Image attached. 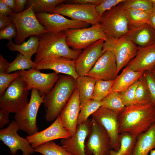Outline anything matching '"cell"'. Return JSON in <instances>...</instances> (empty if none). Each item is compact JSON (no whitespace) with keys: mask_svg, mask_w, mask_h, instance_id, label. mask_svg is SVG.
I'll return each instance as SVG.
<instances>
[{"mask_svg":"<svg viewBox=\"0 0 155 155\" xmlns=\"http://www.w3.org/2000/svg\"><path fill=\"white\" fill-rule=\"evenodd\" d=\"M119 133H129L137 136L155 123V107L151 104L126 107L118 117Z\"/></svg>","mask_w":155,"mask_h":155,"instance_id":"6da1fadb","label":"cell"},{"mask_svg":"<svg viewBox=\"0 0 155 155\" xmlns=\"http://www.w3.org/2000/svg\"><path fill=\"white\" fill-rule=\"evenodd\" d=\"M76 80L67 75H60L53 89L45 96L43 104L47 122L55 120L69 100L76 87Z\"/></svg>","mask_w":155,"mask_h":155,"instance_id":"7a4b0ae2","label":"cell"},{"mask_svg":"<svg viewBox=\"0 0 155 155\" xmlns=\"http://www.w3.org/2000/svg\"><path fill=\"white\" fill-rule=\"evenodd\" d=\"M39 36V44L34 61L36 63L43 59L52 57H63L75 60L82 51L68 46L64 31L57 34L47 32Z\"/></svg>","mask_w":155,"mask_h":155,"instance_id":"3957f363","label":"cell"},{"mask_svg":"<svg viewBox=\"0 0 155 155\" xmlns=\"http://www.w3.org/2000/svg\"><path fill=\"white\" fill-rule=\"evenodd\" d=\"M8 16L12 20L16 28L17 35L15 42L16 44H22L29 36H39L47 32L38 20L32 5L22 12L16 13L13 12Z\"/></svg>","mask_w":155,"mask_h":155,"instance_id":"277c9868","label":"cell"},{"mask_svg":"<svg viewBox=\"0 0 155 155\" xmlns=\"http://www.w3.org/2000/svg\"><path fill=\"white\" fill-rule=\"evenodd\" d=\"M29 90L26 83L20 76L11 83L0 96V108L16 113L28 103Z\"/></svg>","mask_w":155,"mask_h":155,"instance_id":"5b68a950","label":"cell"},{"mask_svg":"<svg viewBox=\"0 0 155 155\" xmlns=\"http://www.w3.org/2000/svg\"><path fill=\"white\" fill-rule=\"evenodd\" d=\"M45 96H41L36 89H32L30 100L28 104L15 113V121L20 129L31 135L38 132L36 117L39 108L43 103Z\"/></svg>","mask_w":155,"mask_h":155,"instance_id":"8992f818","label":"cell"},{"mask_svg":"<svg viewBox=\"0 0 155 155\" xmlns=\"http://www.w3.org/2000/svg\"><path fill=\"white\" fill-rule=\"evenodd\" d=\"M122 3L100 17V25L108 38H119L126 35L129 31L128 22Z\"/></svg>","mask_w":155,"mask_h":155,"instance_id":"52a82bcc","label":"cell"},{"mask_svg":"<svg viewBox=\"0 0 155 155\" xmlns=\"http://www.w3.org/2000/svg\"><path fill=\"white\" fill-rule=\"evenodd\" d=\"M64 31L67 45L76 50H82L98 40H105L108 38L100 23L90 27L69 29Z\"/></svg>","mask_w":155,"mask_h":155,"instance_id":"ba28073f","label":"cell"},{"mask_svg":"<svg viewBox=\"0 0 155 155\" xmlns=\"http://www.w3.org/2000/svg\"><path fill=\"white\" fill-rule=\"evenodd\" d=\"M96 5L92 4H81L61 3L49 13L67 16L71 19L82 21L92 26L100 23V16L96 9Z\"/></svg>","mask_w":155,"mask_h":155,"instance_id":"9c48e42d","label":"cell"},{"mask_svg":"<svg viewBox=\"0 0 155 155\" xmlns=\"http://www.w3.org/2000/svg\"><path fill=\"white\" fill-rule=\"evenodd\" d=\"M103 49L114 55L118 74L135 56L138 47L125 36L117 38H108L104 42Z\"/></svg>","mask_w":155,"mask_h":155,"instance_id":"30bf717a","label":"cell"},{"mask_svg":"<svg viewBox=\"0 0 155 155\" xmlns=\"http://www.w3.org/2000/svg\"><path fill=\"white\" fill-rule=\"evenodd\" d=\"M18 71L29 90L36 89L42 96H45L53 89L60 76L59 73L55 71L44 73L34 69Z\"/></svg>","mask_w":155,"mask_h":155,"instance_id":"8fae6325","label":"cell"},{"mask_svg":"<svg viewBox=\"0 0 155 155\" xmlns=\"http://www.w3.org/2000/svg\"><path fill=\"white\" fill-rule=\"evenodd\" d=\"M40 22L48 32L57 34L71 29L88 27L90 24L85 22L67 19L57 13L47 12L35 13Z\"/></svg>","mask_w":155,"mask_h":155,"instance_id":"7c38bea8","label":"cell"},{"mask_svg":"<svg viewBox=\"0 0 155 155\" xmlns=\"http://www.w3.org/2000/svg\"><path fill=\"white\" fill-rule=\"evenodd\" d=\"M119 114L100 107L92 115V119L103 127L107 132L109 138L110 149L116 151L119 150L120 147L118 121Z\"/></svg>","mask_w":155,"mask_h":155,"instance_id":"4fadbf2b","label":"cell"},{"mask_svg":"<svg viewBox=\"0 0 155 155\" xmlns=\"http://www.w3.org/2000/svg\"><path fill=\"white\" fill-rule=\"evenodd\" d=\"M19 129L16 121L13 120L7 127L0 130V140L9 148L12 155L16 154L18 150H21L22 155H30L34 152V148L26 138L18 134Z\"/></svg>","mask_w":155,"mask_h":155,"instance_id":"5bb4252c","label":"cell"},{"mask_svg":"<svg viewBox=\"0 0 155 155\" xmlns=\"http://www.w3.org/2000/svg\"><path fill=\"white\" fill-rule=\"evenodd\" d=\"M90 132L85 142V151L87 155H108L110 140L105 130L92 119Z\"/></svg>","mask_w":155,"mask_h":155,"instance_id":"9a60e30c","label":"cell"},{"mask_svg":"<svg viewBox=\"0 0 155 155\" xmlns=\"http://www.w3.org/2000/svg\"><path fill=\"white\" fill-rule=\"evenodd\" d=\"M104 41L98 40L84 49L75 60L79 76L86 75L104 53L103 48Z\"/></svg>","mask_w":155,"mask_h":155,"instance_id":"2e32d148","label":"cell"},{"mask_svg":"<svg viewBox=\"0 0 155 155\" xmlns=\"http://www.w3.org/2000/svg\"><path fill=\"white\" fill-rule=\"evenodd\" d=\"M115 56L111 51H106L98 60L87 76L96 80H115L118 76Z\"/></svg>","mask_w":155,"mask_h":155,"instance_id":"e0dca14e","label":"cell"},{"mask_svg":"<svg viewBox=\"0 0 155 155\" xmlns=\"http://www.w3.org/2000/svg\"><path fill=\"white\" fill-rule=\"evenodd\" d=\"M70 133L63 126L59 117L48 127L26 138L34 148L44 143L58 139L67 138L71 136Z\"/></svg>","mask_w":155,"mask_h":155,"instance_id":"ac0fdd59","label":"cell"},{"mask_svg":"<svg viewBox=\"0 0 155 155\" xmlns=\"http://www.w3.org/2000/svg\"><path fill=\"white\" fill-rule=\"evenodd\" d=\"M92 119H89L78 125L75 134L61 140L62 146L72 155H87L85 152V140L90 131Z\"/></svg>","mask_w":155,"mask_h":155,"instance_id":"d6986e66","label":"cell"},{"mask_svg":"<svg viewBox=\"0 0 155 155\" xmlns=\"http://www.w3.org/2000/svg\"><path fill=\"white\" fill-rule=\"evenodd\" d=\"M80 104L79 91L76 87L59 116L63 126L71 136L77 129Z\"/></svg>","mask_w":155,"mask_h":155,"instance_id":"ffe728a7","label":"cell"},{"mask_svg":"<svg viewBox=\"0 0 155 155\" xmlns=\"http://www.w3.org/2000/svg\"><path fill=\"white\" fill-rule=\"evenodd\" d=\"M75 60L63 57H47L36 63V69H51L58 73L71 76L76 80L79 76L76 71Z\"/></svg>","mask_w":155,"mask_h":155,"instance_id":"44dd1931","label":"cell"},{"mask_svg":"<svg viewBox=\"0 0 155 155\" xmlns=\"http://www.w3.org/2000/svg\"><path fill=\"white\" fill-rule=\"evenodd\" d=\"M155 66V43L146 47H138L137 53L127 66L137 72H150Z\"/></svg>","mask_w":155,"mask_h":155,"instance_id":"7402d4cb","label":"cell"},{"mask_svg":"<svg viewBox=\"0 0 155 155\" xmlns=\"http://www.w3.org/2000/svg\"><path fill=\"white\" fill-rule=\"evenodd\" d=\"M125 36L139 47H146L155 43V30L149 24L129 30Z\"/></svg>","mask_w":155,"mask_h":155,"instance_id":"603a6c76","label":"cell"},{"mask_svg":"<svg viewBox=\"0 0 155 155\" xmlns=\"http://www.w3.org/2000/svg\"><path fill=\"white\" fill-rule=\"evenodd\" d=\"M155 149V123L137 136L133 155H149L150 151Z\"/></svg>","mask_w":155,"mask_h":155,"instance_id":"cb8c5ba5","label":"cell"},{"mask_svg":"<svg viewBox=\"0 0 155 155\" xmlns=\"http://www.w3.org/2000/svg\"><path fill=\"white\" fill-rule=\"evenodd\" d=\"M144 72L133 71L127 66L114 80L111 92H120L125 90L137 81Z\"/></svg>","mask_w":155,"mask_h":155,"instance_id":"d4e9b609","label":"cell"},{"mask_svg":"<svg viewBox=\"0 0 155 155\" xmlns=\"http://www.w3.org/2000/svg\"><path fill=\"white\" fill-rule=\"evenodd\" d=\"M39 36H32L26 42L19 45L14 44L11 40L7 44L9 49L11 51H17L25 57L31 59L33 55L36 53L39 45Z\"/></svg>","mask_w":155,"mask_h":155,"instance_id":"484cf974","label":"cell"},{"mask_svg":"<svg viewBox=\"0 0 155 155\" xmlns=\"http://www.w3.org/2000/svg\"><path fill=\"white\" fill-rule=\"evenodd\" d=\"M80 103L92 99L96 80L87 75L79 76L76 80Z\"/></svg>","mask_w":155,"mask_h":155,"instance_id":"4316f807","label":"cell"},{"mask_svg":"<svg viewBox=\"0 0 155 155\" xmlns=\"http://www.w3.org/2000/svg\"><path fill=\"white\" fill-rule=\"evenodd\" d=\"M137 137L127 132L119 133V150L116 151L110 149L108 155H133Z\"/></svg>","mask_w":155,"mask_h":155,"instance_id":"83f0119b","label":"cell"},{"mask_svg":"<svg viewBox=\"0 0 155 155\" xmlns=\"http://www.w3.org/2000/svg\"><path fill=\"white\" fill-rule=\"evenodd\" d=\"M128 22L129 30L149 24L150 13L146 12L133 9H125Z\"/></svg>","mask_w":155,"mask_h":155,"instance_id":"f1b7e54d","label":"cell"},{"mask_svg":"<svg viewBox=\"0 0 155 155\" xmlns=\"http://www.w3.org/2000/svg\"><path fill=\"white\" fill-rule=\"evenodd\" d=\"M102 105L101 101L91 99L80 103V111L78 119V125L86 121Z\"/></svg>","mask_w":155,"mask_h":155,"instance_id":"f546056e","label":"cell"},{"mask_svg":"<svg viewBox=\"0 0 155 155\" xmlns=\"http://www.w3.org/2000/svg\"><path fill=\"white\" fill-rule=\"evenodd\" d=\"M101 107L105 108L120 113L126 106L124 104L119 92H112L101 101Z\"/></svg>","mask_w":155,"mask_h":155,"instance_id":"4dcf8cb0","label":"cell"},{"mask_svg":"<svg viewBox=\"0 0 155 155\" xmlns=\"http://www.w3.org/2000/svg\"><path fill=\"white\" fill-rule=\"evenodd\" d=\"M36 63L20 53L18 54L15 59L9 63L5 73H9L14 71L36 69Z\"/></svg>","mask_w":155,"mask_h":155,"instance_id":"1f68e13d","label":"cell"},{"mask_svg":"<svg viewBox=\"0 0 155 155\" xmlns=\"http://www.w3.org/2000/svg\"><path fill=\"white\" fill-rule=\"evenodd\" d=\"M34 152L43 155H72L62 146L53 141L41 144L34 148Z\"/></svg>","mask_w":155,"mask_h":155,"instance_id":"d6a6232c","label":"cell"},{"mask_svg":"<svg viewBox=\"0 0 155 155\" xmlns=\"http://www.w3.org/2000/svg\"><path fill=\"white\" fill-rule=\"evenodd\" d=\"M65 0H29L27 1L28 5L32 6V9L36 13L50 12L58 4L66 2Z\"/></svg>","mask_w":155,"mask_h":155,"instance_id":"836d02e7","label":"cell"},{"mask_svg":"<svg viewBox=\"0 0 155 155\" xmlns=\"http://www.w3.org/2000/svg\"><path fill=\"white\" fill-rule=\"evenodd\" d=\"M114 80H96L92 99L100 101L106 96L111 93Z\"/></svg>","mask_w":155,"mask_h":155,"instance_id":"e575fe53","label":"cell"},{"mask_svg":"<svg viewBox=\"0 0 155 155\" xmlns=\"http://www.w3.org/2000/svg\"><path fill=\"white\" fill-rule=\"evenodd\" d=\"M138 82L135 92V104L145 105L150 103L149 93L143 75Z\"/></svg>","mask_w":155,"mask_h":155,"instance_id":"d590c367","label":"cell"},{"mask_svg":"<svg viewBox=\"0 0 155 155\" xmlns=\"http://www.w3.org/2000/svg\"><path fill=\"white\" fill-rule=\"evenodd\" d=\"M124 9H133L151 13L153 3L151 0H125L122 3Z\"/></svg>","mask_w":155,"mask_h":155,"instance_id":"8d00e7d4","label":"cell"},{"mask_svg":"<svg viewBox=\"0 0 155 155\" xmlns=\"http://www.w3.org/2000/svg\"><path fill=\"white\" fill-rule=\"evenodd\" d=\"M138 83V80L125 90L119 92L126 107L135 104V92Z\"/></svg>","mask_w":155,"mask_h":155,"instance_id":"74e56055","label":"cell"},{"mask_svg":"<svg viewBox=\"0 0 155 155\" xmlns=\"http://www.w3.org/2000/svg\"><path fill=\"white\" fill-rule=\"evenodd\" d=\"M143 75L146 80L149 93L151 103L155 107V76L150 71H144Z\"/></svg>","mask_w":155,"mask_h":155,"instance_id":"f35d334b","label":"cell"},{"mask_svg":"<svg viewBox=\"0 0 155 155\" xmlns=\"http://www.w3.org/2000/svg\"><path fill=\"white\" fill-rule=\"evenodd\" d=\"M19 76L18 71L11 73H0V96L2 95L12 82Z\"/></svg>","mask_w":155,"mask_h":155,"instance_id":"ab89813d","label":"cell"},{"mask_svg":"<svg viewBox=\"0 0 155 155\" xmlns=\"http://www.w3.org/2000/svg\"><path fill=\"white\" fill-rule=\"evenodd\" d=\"M125 0H102L96 6V11L100 17L106 11L109 10Z\"/></svg>","mask_w":155,"mask_h":155,"instance_id":"60d3db41","label":"cell"},{"mask_svg":"<svg viewBox=\"0 0 155 155\" xmlns=\"http://www.w3.org/2000/svg\"><path fill=\"white\" fill-rule=\"evenodd\" d=\"M17 30L13 22L5 27L0 29V39H6L10 40L16 37Z\"/></svg>","mask_w":155,"mask_h":155,"instance_id":"b9f144b4","label":"cell"},{"mask_svg":"<svg viewBox=\"0 0 155 155\" xmlns=\"http://www.w3.org/2000/svg\"><path fill=\"white\" fill-rule=\"evenodd\" d=\"M10 113L7 111L2 108L0 109V128L3 129L5 125L9 122V118Z\"/></svg>","mask_w":155,"mask_h":155,"instance_id":"7bdbcfd3","label":"cell"},{"mask_svg":"<svg viewBox=\"0 0 155 155\" xmlns=\"http://www.w3.org/2000/svg\"><path fill=\"white\" fill-rule=\"evenodd\" d=\"M13 12V11L2 0H0V16H8L10 13Z\"/></svg>","mask_w":155,"mask_h":155,"instance_id":"ee69618b","label":"cell"},{"mask_svg":"<svg viewBox=\"0 0 155 155\" xmlns=\"http://www.w3.org/2000/svg\"><path fill=\"white\" fill-rule=\"evenodd\" d=\"M101 1L102 0H67L66 2L71 3L92 4L96 6L100 3Z\"/></svg>","mask_w":155,"mask_h":155,"instance_id":"f6af8a7d","label":"cell"},{"mask_svg":"<svg viewBox=\"0 0 155 155\" xmlns=\"http://www.w3.org/2000/svg\"><path fill=\"white\" fill-rule=\"evenodd\" d=\"M16 6L15 9L13 11V12L19 13L22 12L27 0H16Z\"/></svg>","mask_w":155,"mask_h":155,"instance_id":"bcb514c9","label":"cell"},{"mask_svg":"<svg viewBox=\"0 0 155 155\" xmlns=\"http://www.w3.org/2000/svg\"><path fill=\"white\" fill-rule=\"evenodd\" d=\"M9 63L1 54H0V73H5Z\"/></svg>","mask_w":155,"mask_h":155,"instance_id":"7dc6e473","label":"cell"},{"mask_svg":"<svg viewBox=\"0 0 155 155\" xmlns=\"http://www.w3.org/2000/svg\"><path fill=\"white\" fill-rule=\"evenodd\" d=\"M13 22L11 19L7 16H0V29L8 25Z\"/></svg>","mask_w":155,"mask_h":155,"instance_id":"c3c4849f","label":"cell"},{"mask_svg":"<svg viewBox=\"0 0 155 155\" xmlns=\"http://www.w3.org/2000/svg\"><path fill=\"white\" fill-rule=\"evenodd\" d=\"M2 1L11 9L13 11L16 6V1L15 0H2Z\"/></svg>","mask_w":155,"mask_h":155,"instance_id":"681fc988","label":"cell"},{"mask_svg":"<svg viewBox=\"0 0 155 155\" xmlns=\"http://www.w3.org/2000/svg\"><path fill=\"white\" fill-rule=\"evenodd\" d=\"M149 24L155 30V14L152 13L150 14Z\"/></svg>","mask_w":155,"mask_h":155,"instance_id":"f907efd6","label":"cell"},{"mask_svg":"<svg viewBox=\"0 0 155 155\" xmlns=\"http://www.w3.org/2000/svg\"><path fill=\"white\" fill-rule=\"evenodd\" d=\"M151 1L153 3L152 13L155 14V0H151Z\"/></svg>","mask_w":155,"mask_h":155,"instance_id":"816d5d0a","label":"cell"},{"mask_svg":"<svg viewBox=\"0 0 155 155\" xmlns=\"http://www.w3.org/2000/svg\"><path fill=\"white\" fill-rule=\"evenodd\" d=\"M149 155H155V149L152 150L150 151Z\"/></svg>","mask_w":155,"mask_h":155,"instance_id":"f5cc1de1","label":"cell"},{"mask_svg":"<svg viewBox=\"0 0 155 155\" xmlns=\"http://www.w3.org/2000/svg\"><path fill=\"white\" fill-rule=\"evenodd\" d=\"M150 72H151L155 76V66Z\"/></svg>","mask_w":155,"mask_h":155,"instance_id":"db71d44e","label":"cell"}]
</instances>
